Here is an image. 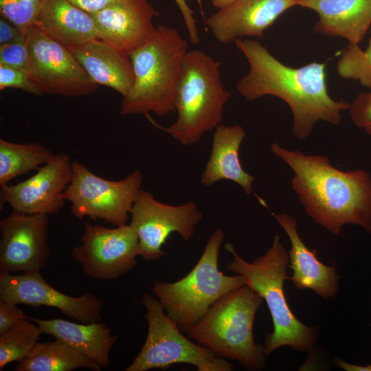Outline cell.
<instances>
[{"instance_id": "25", "label": "cell", "mask_w": 371, "mask_h": 371, "mask_svg": "<svg viewBox=\"0 0 371 371\" xmlns=\"http://www.w3.org/2000/svg\"><path fill=\"white\" fill-rule=\"evenodd\" d=\"M54 154L37 142L17 144L0 138V187L37 170Z\"/></svg>"}, {"instance_id": "17", "label": "cell", "mask_w": 371, "mask_h": 371, "mask_svg": "<svg viewBox=\"0 0 371 371\" xmlns=\"http://www.w3.org/2000/svg\"><path fill=\"white\" fill-rule=\"evenodd\" d=\"M297 5L298 0H236L207 17L205 25L222 44L262 38L283 12Z\"/></svg>"}, {"instance_id": "35", "label": "cell", "mask_w": 371, "mask_h": 371, "mask_svg": "<svg viewBox=\"0 0 371 371\" xmlns=\"http://www.w3.org/2000/svg\"><path fill=\"white\" fill-rule=\"evenodd\" d=\"M80 9L93 14L99 12L118 0H69Z\"/></svg>"}, {"instance_id": "6", "label": "cell", "mask_w": 371, "mask_h": 371, "mask_svg": "<svg viewBox=\"0 0 371 371\" xmlns=\"http://www.w3.org/2000/svg\"><path fill=\"white\" fill-rule=\"evenodd\" d=\"M263 300L247 284L234 289L216 300L186 334L219 357L262 370L267 356L264 346L254 342L253 325Z\"/></svg>"}, {"instance_id": "1", "label": "cell", "mask_w": 371, "mask_h": 371, "mask_svg": "<svg viewBox=\"0 0 371 371\" xmlns=\"http://www.w3.org/2000/svg\"><path fill=\"white\" fill-rule=\"evenodd\" d=\"M234 43L249 66L236 84L244 99L254 101L273 95L284 100L293 114V135L300 140L306 139L319 121L339 124L341 112L348 110L350 103L335 100L328 94L325 63L313 62L293 68L276 59L257 41L239 38Z\"/></svg>"}, {"instance_id": "3", "label": "cell", "mask_w": 371, "mask_h": 371, "mask_svg": "<svg viewBox=\"0 0 371 371\" xmlns=\"http://www.w3.org/2000/svg\"><path fill=\"white\" fill-rule=\"evenodd\" d=\"M225 249L233 256L227 268L241 275L246 284L263 298L270 311L273 331L267 333L265 338L266 356L286 346L301 352H312L318 338V329L299 321L287 304L283 284L289 280L286 267L289 259L280 236L276 234L271 246L252 262L240 257L231 243H226Z\"/></svg>"}, {"instance_id": "15", "label": "cell", "mask_w": 371, "mask_h": 371, "mask_svg": "<svg viewBox=\"0 0 371 371\" xmlns=\"http://www.w3.org/2000/svg\"><path fill=\"white\" fill-rule=\"evenodd\" d=\"M0 300L56 308L68 317L85 324L100 322L103 306L102 301L93 293L74 297L55 289L41 271L0 273Z\"/></svg>"}, {"instance_id": "11", "label": "cell", "mask_w": 371, "mask_h": 371, "mask_svg": "<svg viewBox=\"0 0 371 371\" xmlns=\"http://www.w3.org/2000/svg\"><path fill=\"white\" fill-rule=\"evenodd\" d=\"M130 225L136 232L140 256L152 261L166 255L161 247L171 233L177 232L186 241L193 236L203 214L197 204L189 201L170 205L156 200L153 194L140 189L133 203Z\"/></svg>"}, {"instance_id": "26", "label": "cell", "mask_w": 371, "mask_h": 371, "mask_svg": "<svg viewBox=\"0 0 371 371\" xmlns=\"http://www.w3.org/2000/svg\"><path fill=\"white\" fill-rule=\"evenodd\" d=\"M43 334L38 326L26 319L0 334V370L27 357Z\"/></svg>"}, {"instance_id": "28", "label": "cell", "mask_w": 371, "mask_h": 371, "mask_svg": "<svg viewBox=\"0 0 371 371\" xmlns=\"http://www.w3.org/2000/svg\"><path fill=\"white\" fill-rule=\"evenodd\" d=\"M43 0H0V13L5 19L16 26L21 32H25L35 25Z\"/></svg>"}, {"instance_id": "21", "label": "cell", "mask_w": 371, "mask_h": 371, "mask_svg": "<svg viewBox=\"0 0 371 371\" xmlns=\"http://www.w3.org/2000/svg\"><path fill=\"white\" fill-rule=\"evenodd\" d=\"M29 319L38 326L43 334L53 336L102 368L110 366L109 352L118 337L112 334L106 323L100 321L77 324L60 318Z\"/></svg>"}, {"instance_id": "13", "label": "cell", "mask_w": 371, "mask_h": 371, "mask_svg": "<svg viewBox=\"0 0 371 371\" xmlns=\"http://www.w3.org/2000/svg\"><path fill=\"white\" fill-rule=\"evenodd\" d=\"M0 273L41 271L47 265L49 216L12 210L0 221Z\"/></svg>"}, {"instance_id": "37", "label": "cell", "mask_w": 371, "mask_h": 371, "mask_svg": "<svg viewBox=\"0 0 371 371\" xmlns=\"http://www.w3.org/2000/svg\"><path fill=\"white\" fill-rule=\"evenodd\" d=\"M236 0H212L213 6L218 9L226 7L232 3Z\"/></svg>"}, {"instance_id": "10", "label": "cell", "mask_w": 371, "mask_h": 371, "mask_svg": "<svg viewBox=\"0 0 371 371\" xmlns=\"http://www.w3.org/2000/svg\"><path fill=\"white\" fill-rule=\"evenodd\" d=\"M30 76L41 93L81 97L96 91L95 84L69 49L34 25L26 32Z\"/></svg>"}, {"instance_id": "24", "label": "cell", "mask_w": 371, "mask_h": 371, "mask_svg": "<svg viewBox=\"0 0 371 371\" xmlns=\"http://www.w3.org/2000/svg\"><path fill=\"white\" fill-rule=\"evenodd\" d=\"M85 368L100 371L102 368L58 339L38 343L27 357L19 361L16 371H71Z\"/></svg>"}, {"instance_id": "9", "label": "cell", "mask_w": 371, "mask_h": 371, "mask_svg": "<svg viewBox=\"0 0 371 371\" xmlns=\"http://www.w3.org/2000/svg\"><path fill=\"white\" fill-rule=\"evenodd\" d=\"M73 175L63 194L71 203V213L82 220H103L117 227L126 225L143 175L135 170L126 178L112 181L100 177L78 161L72 162Z\"/></svg>"}, {"instance_id": "2", "label": "cell", "mask_w": 371, "mask_h": 371, "mask_svg": "<svg viewBox=\"0 0 371 371\" xmlns=\"http://www.w3.org/2000/svg\"><path fill=\"white\" fill-rule=\"evenodd\" d=\"M270 148L292 170V188L308 216L335 235L348 224L371 234V176L367 171H344L325 155H306L277 142Z\"/></svg>"}, {"instance_id": "4", "label": "cell", "mask_w": 371, "mask_h": 371, "mask_svg": "<svg viewBox=\"0 0 371 371\" xmlns=\"http://www.w3.org/2000/svg\"><path fill=\"white\" fill-rule=\"evenodd\" d=\"M188 52V41L176 28L159 24L152 38L128 54L135 80L123 98L120 113L163 116L175 111L177 86Z\"/></svg>"}, {"instance_id": "32", "label": "cell", "mask_w": 371, "mask_h": 371, "mask_svg": "<svg viewBox=\"0 0 371 371\" xmlns=\"http://www.w3.org/2000/svg\"><path fill=\"white\" fill-rule=\"evenodd\" d=\"M18 304L0 300V334L28 319Z\"/></svg>"}, {"instance_id": "16", "label": "cell", "mask_w": 371, "mask_h": 371, "mask_svg": "<svg viewBox=\"0 0 371 371\" xmlns=\"http://www.w3.org/2000/svg\"><path fill=\"white\" fill-rule=\"evenodd\" d=\"M91 14L99 38L129 54L152 38L159 13L147 0H118Z\"/></svg>"}, {"instance_id": "20", "label": "cell", "mask_w": 371, "mask_h": 371, "mask_svg": "<svg viewBox=\"0 0 371 371\" xmlns=\"http://www.w3.org/2000/svg\"><path fill=\"white\" fill-rule=\"evenodd\" d=\"M297 5L317 12L315 32L351 44H359L371 25V0H298Z\"/></svg>"}, {"instance_id": "22", "label": "cell", "mask_w": 371, "mask_h": 371, "mask_svg": "<svg viewBox=\"0 0 371 371\" xmlns=\"http://www.w3.org/2000/svg\"><path fill=\"white\" fill-rule=\"evenodd\" d=\"M245 134L240 125L221 124L215 128L211 153L201 175L202 185L210 186L221 180H228L240 186L247 195L251 194L255 178L244 170L239 158Z\"/></svg>"}, {"instance_id": "19", "label": "cell", "mask_w": 371, "mask_h": 371, "mask_svg": "<svg viewBox=\"0 0 371 371\" xmlns=\"http://www.w3.org/2000/svg\"><path fill=\"white\" fill-rule=\"evenodd\" d=\"M67 48L95 84L127 95L135 80L128 54L100 38Z\"/></svg>"}, {"instance_id": "34", "label": "cell", "mask_w": 371, "mask_h": 371, "mask_svg": "<svg viewBox=\"0 0 371 371\" xmlns=\"http://www.w3.org/2000/svg\"><path fill=\"white\" fill-rule=\"evenodd\" d=\"M23 32H21L16 26L8 21L5 19L1 17L0 19V45H4L10 43Z\"/></svg>"}, {"instance_id": "18", "label": "cell", "mask_w": 371, "mask_h": 371, "mask_svg": "<svg viewBox=\"0 0 371 371\" xmlns=\"http://www.w3.org/2000/svg\"><path fill=\"white\" fill-rule=\"evenodd\" d=\"M276 221L286 233L291 243L289 251V267L293 270V281L298 289H310L325 300L334 298L338 292L339 276L334 267L321 262L315 249L310 250L300 238L297 221L286 213L273 214Z\"/></svg>"}, {"instance_id": "31", "label": "cell", "mask_w": 371, "mask_h": 371, "mask_svg": "<svg viewBox=\"0 0 371 371\" xmlns=\"http://www.w3.org/2000/svg\"><path fill=\"white\" fill-rule=\"evenodd\" d=\"M348 110L353 124L371 136V89L357 95Z\"/></svg>"}, {"instance_id": "12", "label": "cell", "mask_w": 371, "mask_h": 371, "mask_svg": "<svg viewBox=\"0 0 371 371\" xmlns=\"http://www.w3.org/2000/svg\"><path fill=\"white\" fill-rule=\"evenodd\" d=\"M81 241L71 256L93 279L110 280L124 275L135 267L140 255L138 237L130 224L109 228L85 221Z\"/></svg>"}, {"instance_id": "7", "label": "cell", "mask_w": 371, "mask_h": 371, "mask_svg": "<svg viewBox=\"0 0 371 371\" xmlns=\"http://www.w3.org/2000/svg\"><path fill=\"white\" fill-rule=\"evenodd\" d=\"M224 238V232L216 229L185 277L174 282L156 280L152 284L151 291L183 333L199 321L216 300L246 285L241 275L227 276L218 269V252Z\"/></svg>"}, {"instance_id": "8", "label": "cell", "mask_w": 371, "mask_h": 371, "mask_svg": "<svg viewBox=\"0 0 371 371\" xmlns=\"http://www.w3.org/2000/svg\"><path fill=\"white\" fill-rule=\"evenodd\" d=\"M141 304L146 308L148 333L142 348L126 371L165 370L176 363L195 366L198 371H232L233 366L207 348L196 344L182 334L177 323L157 297L145 293Z\"/></svg>"}, {"instance_id": "36", "label": "cell", "mask_w": 371, "mask_h": 371, "mask_svg": "<svg viewBox=\"0 0 371 371\" xmlns=\"http://www.w3.org/2000/svg\"><path fill=\"white\" fill-rule=\"evenodd\" d=\"M337 366L346 371H371V365L361 366L346 362L339 357L333 359Z\"/></svg>"}, {"instance_id": "27", "label": "cell", "mask_w": 371, "mask_h": 371, "mask_svg": "<svg viewBox=\"0 0 371 371\" xmlns=\"http://www.w3.org/2000/svg\"><path fill=\"white\" fill-rule=\"evenodd\" d=\"M337 71L341 78L358 80L371 89V38L365 50L359 44L348 43L337 61Z\"/></svg>"}, {"instance_id": "14", "label": "cell", "mask_w": 371, "mask_h": 371, "mask_svg": "<svg viewBox=\"0 0 371 371\" xmlns=\"http://www.w3.org/2000/svg\"><path fill=\"white\" fill-rule=\"evenodd\" d=\"M72 175V161L69 155H54L29 179L1 187V210L8 203L12 210L19 212L57 214L64 207L63 194Z\"/></svg>"}, {"instance_id": "29", "label": "cell", "mask_w": 371, "mask_h": 371, "mask_svg": "<svg viewBox=\"0 0 371 371\" xmlns=\"http://www.w3.org/2000/svg\"><path fill=\"white\" fill-rule=\"evenodd\" d=\"M0 64L22 69L30 74V58L25 32L10 43L0 45Z\"/></svg>"}, {"instance_id": "30", "label": "cell", "mask_w": 371, "mask_h": 371, "mask_svg": "<svg viewBox=\"0 0 371 371\" xmlns=\"http://www.w3.org/2000/svg\"><path fill=\"white\" fill-rule=\"evenodd\" d=\"M20 89L35 95H42L38 85L25 71L0 64V90Z\"/></svg>"}, {"instance_id": "5", "label": "cell", "mask_w": 371, "mask_h": 371, "mask_svg": "<svg viewBox=\"0 0 371 371\" xmlns=\"http://www.w3.org/2000/svg\"><path fill=\"white\" fill-rule=\"evenodd\" d=\"M221 62L199 49L188 50L175 95L176 121L168 127L154 125L182 145L196 144L221 124L225 104L232 95L221 77Z\"/></svg>"}, {"instance_id": "33", "label": "cell", "mask_w": 371, "mask_h": 371, "mask_svg": "<svg viewBox=\"0 0 371 371\" xmlns=\"http://www.w3.org/2000/svg\"><path fill=\"white\" fill-rule=\"evenodd\" d=\"M174 1L183 17L190 43L193 45H197L200 42V36L193 10L188 5L187 0Z\"/></svg>"}, {"instance_id": "23", "label": "cell", "mask_w": 371, "mask_h": 371, "mask_svg": "<svg viewBox=\"0 0 371 371\" xmlns=\"http://www.w3.org/2000/svg\"><path fill=\"white\" fill-rule=\"evenodd\" d=\"M35 25L67 47L99 38L92 15L69 0H43Z\"/></svg>"}]
</instances>
